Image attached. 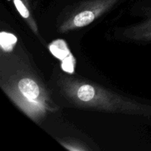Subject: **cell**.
Returning a JSON list of instances; mask_svg holds the SVG:
<instances>
[{
	"label": "cell",
	"mask_w": 151,
	"mask_h": 151,
	"mask_svg": "<svg viewBox=\"0 0 151 151\" xmlns=\"http://www.w3.org/2000/svg\"><path fill=\"white\" fill-rule=\"evenodd\" d=\"M50 50L52 54L57 58L60 59L61 61L72 54L66 42L60 39L55 41L54 42L52 43L50 46Z\"/></svg>",
	"instance_id": "obj_3"
},
{
	"label": "cell",
	"mask_w": 151,
	"mask_h": 151,
	"mask_svg": "<svg viewBox=\"0 0 151 151\" xmlns=\"http://www.w3.org/2000/svg\"><path fill=\"white\" fill-rule=\"evenodd\" d=\"M17 42V38L13 34L1 32L0 35V44L1 48L7 52L13 50L15 44Z\"/></svg>",
	"instance_id": "obj_4"
},
{
	"label": "cell",
	"mask_w": 151,
	"mask_h": 151,
	"mask_svg": "<svg viewBox=\"0 0 151 151\" xmlns=\"http://www.w3.org/2000/svg\"><path fill=\"white\" fill-rule=\"evenodd\" d=\"M95 10H85L75 15L72 20L73 26L76 27H83L91 24L95 19Z\"/></svg>",
	"instance_id": "obj_2"
},
{
	"label": "cell",
	"mask_w": 151,
	"mask_h": 151,
	"mask_svg": "<svg viewBox=\"0 0 151 151\" xmlns=\"http://www.w3.org/2000/svg\"><path fill=\"white\" fill-rule=\"evenodd\" d=\"M75 60L72 54L68 56L67 58L62 60L61 68L64 72L68 73H73L75 71Z\"/></svg>",
	"instance_id": "obj_5"
},
{
	"label": "cell",
	"mask_w": 151,
	"mask_h": 151,
	"mask_svg": "<svg viewBox=\"0 0 151 151\" xmlns=\"http://www.w3.org/2000/svg\"><path fill=\"white\" fill-rule=\"evenodd\" d=\"M18 88L24 98H26L27 102L29 103H35L41 94V89L38 83L29 78L21 79L18 83Z\"/></svg>",
	"instance_id": "obj_1"
},
{
	"label": "cell",
	"mask_w": 151,
	"mask_h": 151,
	"mask_svg": "<svg viewBox=\"0 0 151 151\" xmlns=\"http://www.w3.org/2000/svg\"><path fill=\"white\" fill-rule=\"evenodd\" d=\"M13 3L22 17L24 19H28L30 15H29V10L22 0H13Z\"/></svg>",
	"instance_id": "obj_6"
}]
</instances>
